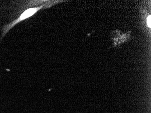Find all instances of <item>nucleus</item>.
<instances>
[{
	"instance_id": "f03ea898",
	"label": "nucleus",
	"mask_w": 151,
	"mask_h": 113,
	"mask_svg": "<svg viewBox=\"0 0 151 113\" xmlns=\"http://www.w3.org/2000/svg\"><path fill=\"white\" fill-rule=\"evenodd\" d=\"M147 24L149 28H151V16H149L147 19Z\"/></svg>"
},
{
	"instance_id": "f257e3e1",
	"label": "nucleus",
	"mask_w": 151,
	"mask_h": 113,
	"mask_svg": "<svg viewBox=\"0 0 151 113\" xmlns=\"http://www.w3.org/2000/svg\"><path fill=\"white\" fill-rule=\"evenodd\" d=\"M45 6H46L47 5H41V6H39L35 7H33V8L28 9L26 11H24L18 18L16 19L13 20V22L10 23L5 24L2 28V35H1V38L0 39V41H1V40L5 37L6 34L8 33L11 29H12V28H13L15 25H17L19 23L23 22V20L27 19L29 18L30 17L34 16L35 14H36L40 10H41V9L44 8H46L45 7Z\"/></svg>"
}]
</instances>
